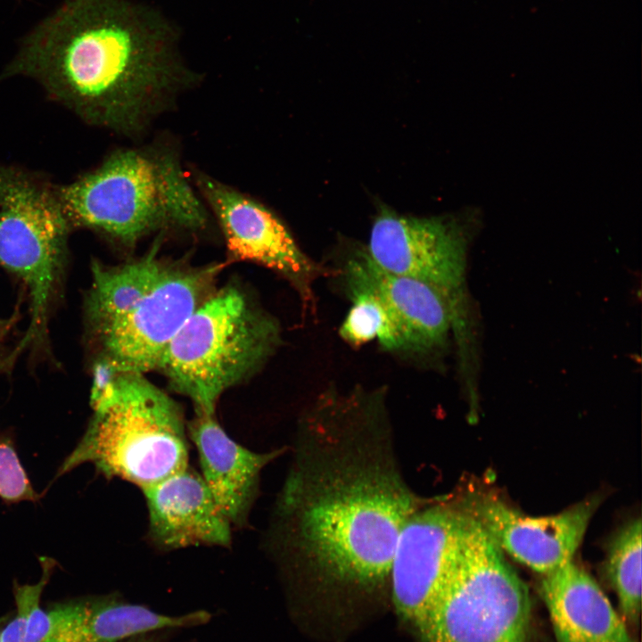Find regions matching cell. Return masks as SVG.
Listing matches in <instances>:
<instances>
[{"label": "cell", "instance_id": "obj_1", "mask_svg": "<svg viewBox=\"0 0 642 642\" xmlns=\"http://www.w3.org/2000/svg\"><path fill=\"white\" fill-rule=\"evenodd\" d=\"M429 498L403 475L385 387L331 385L300 414L266 548L320 581L375 588L390 581L400 533Z\"/></svg>", "mask_w": 642, "mask_h": 642}, {"label": "cell", "instance_id": "obj_2", "mask_svg": "<svg viewBox=\"0 0 642 642\" xmlns=\"http://www.w3.org/2000/svg\"><path fill=\"white\" fill-rule=\"evenodd\" d=\"M19 75L86 122L128 136L193 78L168 22L127 0H64L22 39L0 80Z\"/></svg>", "mask_w": 642, "mask_h": 642}, {"label": "cell", "instance_id": "obj_3", "mask_svg": "<svg viewBox=\"0 0 642 642\" xmlns=\"http://www.w3.org/2000/svg\"><path fill=\"white\" fill-rule=\"evenodd\" d=\"M221 269L164 259L159 242L123 264L94 261L85 314L100 358L119 373L159 369L175 335L216 291Z\"/></svg>", "mask_w": 642, "mask_h": 642}, {"label": "cell", "instance_id": "obj_4", "mask_svg": "<svg viewBox=\"0 0 642 642\" xmlns=\"http://www.w3.org/2000/svg\"><path fill=\"white\" fill-rule=\"evenodd\" d=\"M56 191L72 228L90 229L124 245L161 229L197 232L209 224L171 150H118Z\"/></svg>", "mask_w": 642, "mask_h": 642}, {"label": "cell", "instance_id": "obj_5", "mask_svg": "<svg viewBox=\"0 0 642 642\" xmlns=\"http://www.w3.org/2000/svg\"><path fill=\"white\" fill-rule=\"evenodd\" d=\"M91 404L86 432L57 476L91 464L106 478L142 490L189 465L184 410L144 374L118 373Z\"/></svg>", "mask_w": 642, "mask_h": 642}, {"label": "cell", "instance_id": "obj_6", "mask_svg": "<svg viewBox=\"0 0 642 642\" xmlns=\"http://www.w3.org/2000/svg\"><path fill=\"white\" fill-rule=\"evenodd\" d=\"M279 322L236 285L216 290L185 321L159 366L195 414L215 415L224 392L255 374L281 343Z\"/></svg>", "mask_w": 642, "mask_h": 642}, {"label": "cell", "instance_id": "obj_7", "mask_svg": "<svg viewBox=\"0 0 642 642\" xmlns=\"http://www.w3.org/2000/svg\"><path fill=\"white\" fill-rule=\"evenodd\" d=\"M454 551L432 609L416 629L423 642H528V588L504 552L460 504Z\"/></svg>", "mask_w": 642, "mask_h": 642}, {"label": "cell", "instance_id": "obj_8", "mask_svg": "<svg viewBox=\"0 0 642 642\" xmlns=\"http://www.w3.org/2000/svg\"><path fill=\"white\" fill-rule=\"evenodd\" d=\"M71 229L56 185L21 169L0 166V264L26 286L30 303V322L14 357L45 342Z\"/></svg>", "mask_w": 642, "mask_h": 642}, {"label": "cell", "instance_id": "obj_9", "mask_svg": "<svg viewBox=\"0 0 642 642\" xmlns=\"http://www.w3.org/2000/svg\"><path fill=\"white\" fill-rule=\"evenodd\" d=\"M470 226L457 216L418 218L383 209L366 248L385 270L416 280L445 303L461 350L466 347V253Z\"/></svg>", "mask_w": 642, "mask_h": 642}, {"label": "cell", "instance_id": "obj_10", "mask_svg": "<svg viewBox=\"0 0 642 642\" xmlns=\"http://www.w3.org/2000/svg\"><path fill=\"white\" fill-rule=\"evenodd\" d=\"M196 184L219 222L230 256L279 274L298 293L307 316L313 315L314 287L321 277H336V268L307 256L284 225L259 202L205 175L198 174Z\"/></svg>", "mask_w": 642, "mask_h": 642}, {"label": "cell", "instance_id": "obj_11", "mask_svg": "<svg viewBox=\"0 0 642 642\" xmlns=\"http://www.w3.org/2000/svg\"><path fill=\"white\" fill-rule=\"evenodd\" d=\"M348 292L374 295L383 307L396 340V353L421 364H436L447 353L452 334L448 309L424 284L385 270L366 249H357L336 268Z\"/></svg>", "mask_w": 642, "mask_h": 642}, {"label": "cell", "instance_id": "obj_12", "mask_svg": "<svg viewBox=\"0 0 642 642\" xmlns=\"http://www.w3.org/2000/svg\"><path fill=\"white\" fill-rule=\"evenodd\" d=\"M460 508L454 494L430 498L405 524L390 573L397 613L416 629L436 599L456 544Z\"/></svg>", "mask_w": 642, "mask_h": 642}, {"label": "cell", "instance_id": "obj_13", "mask_svg": "<svg viewBox=\"0 0 642 642\" xmlns=\"http://www.w3.org/2000/svg\"><path fill=\"white\" fill-rule=\"evenodd\" d=\"M456 494L503 552L542 576L573 559L600 503L590 498L556 514L533 517L491 495Z\"/></svg>", "mask_w": 642, "mask_h": 642}, {"label": "cell", "instance_id": "obj_14", "mask_svg": "<svg viewBox=\"0 0 642 642\" xmlns=\"http://www.w3.org/2000/svg\"><path fill=\"white\" fill-rule=\"evenodd\" d=\"M141 490L148 512L147 537L157 549L230 547L232 525L201 473L189 465Z\"/></svg>", "mask_w": 642, "mask_h": 642}, {"label": "cell", "instance_id": "obj_15", "mask_svg": "<svg viewBox=\"0 0 642 642\" xmlns=\"http://www.w3.org/2000/svg\"><path fill=\"white\" fill-rule=\"evenodd\" d=\"M188 439L194 445L201 475L233 528L248 525L259 492L262 470L286 448L256 452L232 439L215 415L195 414L187 423Z\"/></svg>", "mask_w": 642, "mask_h": 642}, {"label": "cell", "instance_id": "obj_16", "mask_svg": "<svg viewBox=\"0 0 642 642\" xmlns=\"http://www.w3.org/2000/svg\"><path fill=\"white\" fill-rule=\"evenodd\" d=\"M541 593L558 642H634L601 588L573 559L542 576Z\"/></svg>", "mask_w": 642, "mask_h": 642}, {"label": "cell", "instance_id": "obj_17", "mask_svg": "<svg viewBox=\"0 0 642 642\" xmlns=\"http://www.w3.org/2000/svg\"><path fill=\"white\" fill-rule=\"evenodd\" d=\"M44 642H121L162 629L199 624L207 613L170 616L144 605L110 597H92L57 604L46 611Z\"/></svg>", "mask_w": 642, "mask_h": 642}, {"label": "cell", "instance_id": "obj_18", "mask_svg": "<svg viewBox=\"0 0 642 642\" xmlns=\"http://www.w3.org/2000/svg\"><path fill=\"white\" fill-rule=\"evenodd\" d=\"M641 520L622 527L611 541L606 559L608 578L622 615L638 622L641 612Z\"/></svg>", "mask_w": 642, "mask_h": 642}, {"label": "cell", "instance_id": "obj_19", "mask_svg": "<svg viewBox=\"0 0 642 642\" xmlns=\"http://www.w3.org/2000/svg\"><path fill=\"white\" fill-rule=\"evenodd\" d=\"M42 574L34 584L14 586L15 617L1 630V642H44L48 630L46 612L40 598L55 566L49 557H40Z\"/></svg>", "mask_w": 642, "mask_h": 642}, {"label": "cell", "instance_id": "obj_20", "mask_svg": "<svg viewBox=\"0 0 642 642\" xmlns=\"http://www.w3.org/2000/svg\"><path fill=\"white\" fill-rule=\"evenodd\" d=\"M352 305L340 328V337L353 347L377 340L380 346L396 353V340L389 317L372 294L365 292H348Z\"/></svg>", "mask_w": 642, "mask_h": 642}, {"label": "cell", "instance_id": "obj_21", "mask_svg": "<svg viewBox=\"0 0 642 642\" xmlns=\"http://www.w3.org/2000/svg\"><path fill=\"white\" fill-rule=\"evenodd\" d=\"M0 498L7 503L39 498L12 443L6 439H0Z\"/></svg>", "mask_w": 642, "mask_h": 642}, {"label": "cell", "instance_id": "obj_22", "mask_svg": "<svg viewBox=\"0 0 642 642\" xmlns=\"http://www.w3.org/2000/svg\"><path fill=\"white\" fill-rule=\"evenodd\" d=\"M14 321H15L14 316L8 319L0 318V347L3 344V342H4L5 338L7 337Z\"/></svg>", "mask_w": 642, "mask_h": 642}, {"label": "cell", "instance_id": "obj_23", "mask_svg": "<svg viewBox=\"0 0 642 642\" xmlns=\"http://www.w3.org/2000/svg\"><path fill=\"white\" fill-rule=\"evenodd\" d=\"M4 622V619L0 618V642H1V630H2V623Z\"/></svg>", "mask_w": 642, "mask_h": 642}]
</instances>
